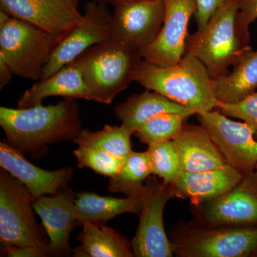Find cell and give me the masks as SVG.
Segmentation results:
<instances>
[{
    "label": "cell",
    "mask_w": 257,
    "mask_h": 257,
    "mask_svg": "<svg viewBox=\"0 0 257 257\" xmlns=\"http://www.w3.org/2000/svg\"><path fill=\"white\" fill-rule=\"evenodd\" d=\"M76 99L56 104L42 102L28 108L0 107V125L6 143L22 153H37L49 144L75 140L83 130Z\"/></svg>",
    "instance_id": "cell-1"
},
{
    "label": "cell",
    "mask_w": 257,
    "mask_h": 257,
    "mask_svg": "<svg viewBox=\"0 0 257 257\" xmlns=\"http://www.w3.org/2000/svg\"><path fill=\"white\" fill-rule=\"evenodd\" d=\"M211 81L204 64L187 52L172 67H160L143 60L134 74V82L196 114L214 110L220 104L212 92Z\"/></svg>",
    "instance_id": "cell-2"
},
{
    "label": "cell",
    "mask_w": 257,
    "mask_h": 257,
    "mask_svg": "<svg viewBox=\"0 0 257 257\" xmlns=\"http://www.w3.org/2000/svg\"><path fill=\"white\" fill-rule=\"evenodd\" d=\"M78 59L89 101L106 104L134 82L143 60L140 51L111 39L92 47Z\"/></svg>",
    "instance_id": "cell-3"
},
{
    "label": "cell",
    "mask_w": 257,
    "mask_h": 257,
    "mask_svg": "<svg viewBox=\"0 0 257 257\" xmlns=\"http://www.w3.org/2000/svg\"><path fill=\"white\" fill-rule=\"evenodd\" d=\"M237 0H230L216 10L207 25L189 34L186 52L197 57L207 69L211 79L229 73L246 51L236 32Z\"/></svg>",
    "instance_id": "cell-4"
},
{
    "label": "cell",
    "mask_w": 257,
    "mask_h": 257,
    "mask_svg": "<svg viewBox=\"0 0 257 257\" xmlns=\"http://www.w3.org/2000/svg\"><path fill=\"white\" fill-rule=\"evenodd\" d=\"M181 257H247L257 254V226H204L190 221L171 234Z\"/></svg>",
    "instance_id": "cell-5"
},
{
    "label": "cell",
    "mask_w": 257,
    "mask_h": 257,
    "mask_svg": "<svg viewBox=\"0 0 257 257\" xmlns=\"http://www.w3.org/2000/svg\"><path fill=\"white\" fill-rule=\"evenodd\" d=\"M57 42L31 24L0 12V56L15 75L40 80Z\"/></svg>",
    "instance_id": "cell-6"
},
{
    "label": "cell",
    "mask_w": 257,
    "mask_h": 257,
    "mask_svg": "<svg viewBox=\"0 0 257 257\" xmlns=\"http://www.w3.org/2000/svg\"><path fill=\"white\" fill-rule=\"evenodd\" d=\"M34 197L18 179L4 169L0 171V241L9 246L48 247L45 229L34 216Z\"/></svg>",
    "instance_id": "cell-7"
},
{
    "label": "cell",
    "mask_w": 257,
    "mask_h": 257,
    "mask_svg": "<svg viewBox=\"0 0 257 257\" xmlns=\"http://www.w3.org/2000/svg\"><path fill=\"white\" fill-rule=\"evenodd\" d=\"M143 207L140 224L132 240L134 255L137 257H172L175 247L166 234L164 209L167 202L175 197L172 184L160 182L156 178L147 181L141 192Z\"/></svg>",
    "instance_id": "cell-8"
},
{
    "label": "cell",
    "mask_w": 257,
    "mask_h": 257,
    "mask_svg": "<svg viewBox=\"0 0 257 257\" xmlns=\"http://www.w3.org/2000/svg\"><path fill=\"white\" fill-rule=\"evenodd\" d=\"M193 222L204 226H257V172L243 174L228 192L212 200L192 204Z\"/></svg>",
    "instance_id": "cell-9"
},
{
    "label": "cell",
    "mask_w": 257,
    "mask_h": 257,
    "mask_svg": "<svg viewBox=\"0 0 257 257\" xmlns=\"http://www.w3.org/2000/svg\"><path fill=\"white\" fill-rule=\"evenodd\" d=\"M106 4L95 0L88 2L82 21L57 43L40 79L47 78L92 47L110 39L111 14Z\"/></svg>",
    "instance_id": "cell-10"
},
{
    "label": "cell",
    "mask_w": 257,
    "mask_h": 257,
    "mask_svg": "<svg viewBox=\"0 0 257 257\" xmlns=\"http://www.w3.org/2000/svg\"><path fill=\"white\" fill-rule=\"evenodd\" d=\"M196 115L228 165L243 174L256 170L257 140L247 124L233 121L214 109Z\"/></svg>",
    "instance_id": "cell-11"
},
{
    "label": "cell",
    "mask_w": 257,
    "mask_h": 257,
    "mask_svg": "<svg viewBox=\"0 0 257 257\" xmlns=\"http://www.w3.org/2000/svg\"><path fill=\"white\" fill-rule=\"evenodd\" d=\"M113 7L110 39L140 52L156 38L165 21V0L121 3Z\"/></svg>",
    "instance_id": "cell-12"
},
{
    "label": "cell",
    "mask_w": 257,
    "mask_h": 257,
    "mask_svg": "<svg viewBox=\"0 0 257 257\" xmlns=\"http://www.w3.org/2000/svg\"><path fill=\"white\" fill-rule=\"evenodd\" d=\"M165 18L158 35L140 51L142 58L160 67L179 63L186 52L189 20L197 11L196 0H165Z\"/></svg>",
    "instance_id": "cell-13"
},
{
    "label": "cell",
    "mask_w": 257,
    "mask_h": 257,
    "mask_svg": "<svg viewBox=\"0 0 257 257\" xmlns=\"http://www.w3.org/2000/svg\"><path fill=\"white\" fill-rule=\"evenodd\" d=\"M0 8L49 34L57 43L83 19L72 0H0Z\"/></svg>",
    "instance_id": "cell-14"
},
{
    "label": "cell",
    "mask_w": 257,
    "mask_h": 257,
    "mask_svg": "<svg viewBox=\"0 0 257 257\" xmlns=\"http://www.w3.org/2000/svg\"><path fill=\"white\" fill-rule=\"evenodd\" d=\"M75 200L67 187L54 194L34 198L32 207L41 218L50 240L49 256H65L70 251L69 238L75 227Z\"/></svg>",
    "instance_id": "cell-15"
},
{
    "label": "cell",
    "mask_w": 257,
    "mask_h": 257,
    "mask_svg": "<svg viewBox=\"0 0 257 257\" xmlns=\"http://www.w3.org/2000/svg\"><path fill=\"white\" fill-rule=\"evenodd\" d=\"M0 165L21 182L34 198L54 194L67 187L73 175V170L68 167L55 171L36 167L27 160L22 152L6 142L0 143Z\"/></svg>",
    "instance_id": "cell-16"
},
{
    "label": "cell",
    "mask_w": 257,
    "mask_h": 257,
    "mask_svg": "<svg viewBox=\"0 0 257 257\" xmlns=\"http://www.w3.org/2000/svg\"><path fill=\"white\" fill-rule=\"evenodd\" d=\"M243 176L242 172L227 164L202 172L180 171L171 184L175 197L189 199L191 204H198L222 195L234 187Z\"/></svg>",
    "instance_id": "cell-17"
},
{
    "label": "cell",
    "mask_w": 257,
    "mask_h": 257,
    "mask_svg": "<svg viewBox=\"0 0 257 257\" xmlns=\"http://www.w3.org/2000/svg\"><path fill=\"white\" fill-rule=\"evenodd\" d=\"M178 155L180 170L187 172L213 170L227 165L202 125L184 124L172 140Z\"/></svg>",
    "instance_id": "cell-18"
},
{
    "label": "cell",
    "mask_w": 257,
    "mask_h": 257,
    "mask_svg": "<svg viewBox=\"0 0 257 257\" xmlns=\"http://www.w3.org/2000/svg\"><path fill=\"white\" fill-rule=\"evenodd\" d=\"M50 96L89 100L88 89L79 59L27 89L18 100V108H28Z\"/></svg>",
    "instance_id": "cell-19"
},
{
    "label": "cell",
    "mask_w": 257,
    "mask_h": 257,
    "mask_svg": "<svg viewBox=\"0 0 257 257\" xmlns=\"http://www.w3.org/2000/svg\"><path fill=\"white\" fill-rule=\"evenodd\" d=\"M116 117L121 124L133 132L149 119L162 114H177L188 118L196 114L189 108L177 104L155 91L148 90L130 96L114 108Z\"/></svg>",
    "instance_id": "cell-20"
},
{
    "label": "cell",
    "mask_w": 257,
    "mask_h": 257,
    "mask_svg": "<svg viewBox=\"0 0 257 257\" xmlns=\"http://www.w3.org/2000/svg\"><path fill=\"white\" fill-rule=\"evenodd\" d=\"M75 226L85 222L104 224L115 216L126 213L140 215L143 207L141 194L119 199L103 197L94 192H82L75 200Z\"/></svg>",
    "instance_id": "cell-21"
},
{
    "label": "cell",
    "mask_w": 257,
    "mask_h": 257,
    "mask_svg": "<svg viewBox=\"0 0 257 257\" xmlns=\"http://www.w3.org/2000/svg\"><path fill=\"white\" fill-rule=\"evenodd\" d=\"M211 89L220 104L242 100L257 89V50L246 51L226 75L211 79Z\"/></svg>",
    "instance_id": "cell-22"
},
{
    "label": "cell",
    "mask_w": 257,
    "mask_h": 257,
    "mask_svg": "<svg viewBox=\"0 0 257 257\" xmlns=\"http://www.w3.org/2000/svg\"><path fill=\"white\" fill-rule=\"evenodd\" d=\"M80 246L72 250L77 257H133L132 243L104 224L84 223Z\"/></svg>",
    "instance_id": "cell-23"
},
{
    "label": "cell",
    "mask_w": 257,
    "mask_h": 257,
    "mask_svg": "<svg viewBox=\"0 0 257 257\" xmlns=\"http://www.w3.org/2000/svg\"><path fill=\"white\" fill-rule=\"evenodd\" d=\"M152 175L147 152H132L116 175L111 177L108 190L122 193L126 197L141 194L144 182Z\"/></svg>",
    "instance_id": "cell-24"
},
{
    "label": "cell",
    "mask_w": 257,
    "mask_h": 257,
    "mask_svg": "<svg viewBox=\"0 0 257 257\" xmlns=\"http://www.w3.org/2000/svg\"><path fill=\"white\" fill-rule=\"evenodd\" d=\"M133 133L123 124L120 126L105 125L102 130L91 132L83 128L74 143L78 146H87L99 149L125 160L133 152L131 136Z\"/></svg>",
    "instance_id": "cell-25"
},
{
    "label": "cell",
    "mask_w": 257,
    "mask_h": 257,
    "mask_svg": "<svg viewBox=\"0 0 257 257\" xmlns=\"http://www.w3.org/2000/svg\"><path fill=\"white\" fill-rule=\"evenodd\" d=\"M187 118L177 114H162L154 116L137 130L135 135L145 145L173 140L181 131Z\"/></svg>",
    "instance_id": "cell-26"
},
{
    "label": "cell",
    "mask_w": 257,
    "mask_h": 257,
    "mask_svg": "<svg viewBox=\"0 0 257 257\" xmlns=\"http://www.w3.org/2000/svg\"><path fill=\"white\" fill-rule=\"evenodd\" d=\"M147 152L152 175L172 184L181 171L178 155L172 140L149 145Z\"/></svg>",
    "instance_id": "cell-27"
},
{
    "label": "cell",
    "mask_w": 257,
    "mask_h": 257,
    "mask_svg": "<svg viewBox=\"0 0 257 257\" xmlns=\"http://www.w3.org/2000/svg\"><path fill=\"white\" fill-rule=\"evenodd\" d=\"M79 168H89L99 175L114 177L119 172L124 160L105 151L87 146H79L73 152Z\"/></svg>",
    "instance_id": "cell-28"
},
{
    "label": "cell",
    "mask_w": 257,
    "mask_h": 257,
    "mask_svg": "<svg viewBox=\"0 0 257 257\" xmlns=\"http://www.w3.org/2000/svg\"><path fill=\"white\" fill-rule=\"evenodd\" d=\"M217 109L226 116L242 120L251 128L257 138V92L237 102L220 104Z\"/></svg>",
    "instance_id": "cell-29"
},
{
    "label": "cell",
    "mask_w": 257,
    "mask_h": 257,
    "mask_svg": "<svg viewBox=\"0 0 257 257\" xmlns=\"http://www.w3.org/2000/svg\"><path fill=\"white\" fill-rule=\"evenodd\" d=\"M235 28L241 45L245 49L251 48L250 45L249 27L257 20V0H237Z\"/></svg>",
    "instance_id": "cell-30"
},
{
    "label": "cell",
    "mask_w": 257,
    "mask_h": 257,
    "mask_svg": "<svg viewBox=\"0 0 257 257\" xmlns=\"http://www.w3.org/2000/svg\"><path fill=\"white\" fill-rule=\"evenodd\" d=\"M197 11L195 14L198 30H201L207 25L211 16L216 10L230 0H196Z\"/></svg>",
    "instance_id": "cell-31"
},
{
    "label": "cell",
    "mask_w": 257,
    "mask_h": 257,
    "mask_svg": "<svg viewBox=\"0 0 257 257\" xmlns=\"http://www.w3.org/2000/svg\"><path fill=\"white\" fill-rule=\"evenodd\" d=\"M5 254L10 257H44L48 256L47 248L37 246H9L4 248Z\"/></svg>",
    "instance_id": "cell-32"
},
{
    "label": "cell",
    "mask_w": 257,
    "mask_h": 257,
    "mask_svg": "<svg viewBox=\"0 0 257 257\" xmlns=\"http://www.w3.org/2000/svg\"><path fill=\"white\" fill-rule=\"evenodd\" d=\"M15 75L11 67L4 57L0 56V89H4L11 80L13 76Z\"/></svg>",
    "instance_id": "cell-33"
},
{
    "label": "cell",
    "mask_w": 257,
    "mask_h": 257,
    "mask_svg": "<svg viewBox=\"0 0 257 257\" xmlns=\"http://www.w3.org/2000/svg\"><path fill=\"white\" fill-rule=\"evenodd\" d=\"M146 1V0H103L104 3H109L112 5L121 4V3H134V2Z\"/></svg>",
    "instance_id": "cell-34"
},
{
    "label": "cell",
    "mask_w": 257,
    "mask_h": 257,
    "mask_svg": "<svg viewBox=\"0 0 257 257\" xmlns=\"http://www.w3.org/2000/svg\"><path fill=\"white\" fill-rule=\"evenodd\" d=\"M72 1L74 2V4L77 5V6H78V3H79V0H72Z\"/></svg>",
    "instance_id": "cell-35"
},
{
    "label": "cell",
    "mask_w": 257,
    "mask_h": 257,
    "mask_svg": "<svg viewBox=\"0 0 257 257\" xmlns=\"http://www.w3.org/2000/svg\"><path fill=\"white\" fill-rule=\"evenodd\" d=\"M87 1H90V0H87ZM95 1L103 2V0H95Z\"/></svg>",
    "instance_id": "cell-36"
},
{
    "label": "cell",
    "mask_w": 257,
    "mask_h": 257,
    "mask_svg": "<svg viewBox=\"0 0 257 257\" xmlns=\"http://www.w3.org/2000/svg\"><path fill=\"white\" fill-rule=\"evenodd\" d=\"M255 171H256V172H257V166H256V170H255Z\"/></svg>",
    "instance_id": "cell-37"
}]
</instances>
